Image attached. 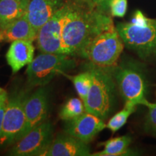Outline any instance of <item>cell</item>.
<instances>
[{
    "label": "cell",
    "mask_w": 156,
    "mask_h": 156,
    "mask_svg": "<svg viewBox=\"0 0 156 156\" xmlns=\"http://www.w3.org/2000/svg\"><path fill=\"white\" fill-rule=\"evenodd\" d=\"M67 2L61 54L79 56L93 38L114 25L108 12L98 8L92 0H72Z\"/></svg>",
    "instance_id": "obj_1"
},
{
    "label": "cell",
    "mask_w": 156,
    "mask_h": 156,
    "mask_svg": "<svg viewBox=\"0 0 156 156\" xmlns=\"http://www.w3.org/2000/svg\"><path fill=\"white\" fill-rule=\"evenodd\" d=\"M124 42L115 26L101 33L83 48L78 56L90 65L109 70L116 67L124 49Z\"/></svg>",
    "instance_id": "obj_2"
},
{
    "label": "cell",
    "mask_w": 156,
    "mask_h": 156,
    "mask_svg": "<svg viewBox=\"0 0 156 156\" xmlns=\"http://www.w3.org/2000/svg\"><path fill=\"white\" fill-rule=\"evenodd\" d=\"M92 83L84 101L85 112L95 114L103 120L110 114L114 98V83L109 70L102 69L90 64Z\"/></svg>",
    "instance_id": "obj_3"
},
{
    "label": "cell",
    "mask_w": 156,
    "mask_h": 156,
    "mask_svg": "<svg viewBox=\"0 0 156 156\" xmlns=\"http://www.w3.org/2000/svg\"><path fill=\"white\" fill-rule=\"evenodd\" d=\"M63 54L41 53L28 65L26 75L30 87H42L54 77L75 67V60Z\"/></svg>",
    "instance_id": "obj_4"
},
{
    "label": "cell",
    "mask_w": 156,
    "mask_h": 156,
    "mask_svg": "<svg viewBox=\"0 0 156 156\" xmlns=\"http://www.w3.org/2000/svg\"><path fill=\"white\" fill-rule=\"evenodd\" d=\"M116 28L124 44L140 57H156V19L147 18L142 25L119 23Z\"/></svg>",
    "instance_id": "obj_5"
},
{
    "label": "cell",
    "mask_w": 156,
    "mask_h": 156,
    "mask_svg": "<svg viewBox=\"0 0 156 156\" xmlns=\"http://www.w3.org/2000/svg\"><path fill=\"white\" fill-rule=\"evenodd\" d=\"M29 95V90L23 88L15 89L8 95L0 136L1 145H12L20 139L26 122L25 107Z\"/></svg>",
    "instance_id": "obj_6"
},
{
    "label": "cell",
    "mask_w": 156,
    "mask_h": 156,
    "mask_svg": "<svg viewBox=\"0 0 156 156\" xmlns=\"http://www.w3.org/2000/svg\"><path fill=\"white\" fill-rule=\"evenodd\" d=\"M115 78L125 102L137 105L149 103L145 98L147 83L143 72L137 64L124 62L115 70Z\"/></svg>",
    "instance_id": "obj_7"
},
{
    "label": "cell",
    "mask_w": 156,
    "mask_h": 156,
    "mask_svg": "<svg viewBox=\"0 0 156 156\" xmlns=\"http://www.w3.org/2000/svg\"><path fill=\"white\" fill-rule=\"evenodd\" d=\"M53 126L46 119L35 126L18 141L12 144L8 151L12 156H42L53 140Z\"/></svg>",
    "instance_id": "obj_8"
},
{
    "label": "cell",
    "mask_w": 156,
    "mask_h": 156,
    "mask_svg": "<svg viewBox=\"0 0 156 156\" xmlns=\"http://www.w3.org/2000/svg\"><path fill=\"white\" fill-rule=\"evenodd\" d=\"M68 12V2L38 31L36 44L41 53L61 54L62 30Z\"/></svg>",
    "instance_id": "obj_9"
},
{
    "label": "cell",
    "mask_w": 156,
    "mask_h": 156,
    "mask_svg": "<svg viewBox=\"0 0 156 156\" xmlns=\"http://www.w3.org/2000/svg\"><path fill=\"white\" fill-rule=\"evenodd\" d=\"M25 111L26 122L20 139L35 126L47 119L48 95L45 86L38 87L36 91L28 95L25 103Z\"/></svg>",
    "instance_id": "obj_10"
},
{
    "label": "cell",
    "mask_w": 156,
    "mask_h": 156,
    "mask_svg": "<svg viewBox=\"0 0 156 156\" xmlns=\"http://www.w3.org/2000/svg\"><path fill=\"white\" fill-rule=\"evenodd\" d=\"M106 127L102 119L85 112L77 118L66 122L64 132L88 144Z\"/></svg>",
    "instance_id": "obj_11"
},
{
    "label": "cell",
    "mask_w": 156,
    "mask_h": 156,
    "mask_svg": "<svg viewBox=\"0 0 156 156\" xmlns=\"http://www.w3.org/2000/svg\"><path fill=\"white\" fill-rule=\"evenodd\" d=\"M91 155L88 144L67 133L60 134L52 140L42 156Z\"/></svg>",
    "instance_id": "obj_12"
},
{
    "label": "cell",
    "mask_w": 156,
    "mask_h": 156,
    "mask_svg": "<svg viewBox=\"0 0 156 156\" xmlns=\"http://www.w3.org/2000/svg\"><path fill=\"white\" fill-rule=\"evenodd\" d=\"M67 2L64 0H30L26 15L32 26L38 31Z\"/></svg>",
    "instance_id": "obj_13"
},
{
    "label": "cell",
    "mask_w": 156,
    "mask_h": 156,
    "mask_svg": "<svg viewBox=\"0 0 156 156\" xmlns=\"http://www.w3.org/2000/svg\"><path fill=\"white\" fill-rule=\"evenodd\" d=\"M34 52L35 47L33 42L24 40L11 42L6 54V59L12 73H17L25 66L28 65L34 60Z\"/></svg>",
    "instance_id": "obj_14"
},
{
    "label": "cell",
    "mask_w": 156,
    "mask_h": 156,
    "mask_svg": "<svg viewBox=\"0 0 156 156\" xmlns=\"http://www.w3.org/2000/svg\"><path fill=\"white\" fill-rule=\"evenodd\" d=\"M2 30L4 41L10 43L17 40L34 42L36 40L38 34V31L29 22L26 14L9 23Z\"/></svg>",
    "instance_id": "obj_15"
},
{
    "label": "cell",
    "mask_w": 156,
    "mask_h": 156,
    "mask_svg": "<svg viewBox=\"0 0 156 156\" xmlns=\"http://www.w3.org/2000/svg\"><path fill=\"white\" fill-rule=\"evenodd\" d=\"M30 0H0V28L2 30L26 14Z\"/></svg>",
    "instance_id": "obj_16"
},
{
    "label": "cell",
    "mask_w": 156,
    "mask_h": 156,
    "mask_svg": "<svg viewBox=\"0 0 156 156\" xmlns=\"http://www.w3.org/2000/svg\"><path fill=\"white\" fill-rule=\"evenodd\" d=\"M131 138L126 135L112 138L101 143V145L104 147L103 151L91 154V155L119 156L128 155L129 146L131 143Z\"/></svg>",
    "instance_id": "obj_17"
},
{
    "label": "cell",
    "mask_w": 156,
    "mask_h": 156,
    "mask_svg": "<svg viewBox=\"0 0 156 156\" xmlns=\"http://www.w3.org/2000/svg\"><path fill=\"white\" fill-rule=\"evenodd\" d=\"M85 112V107L83 101L80 98H72L62 106L59 117L62 120L67 122L77 118Z\"/></svg>",
    "instance_id": "obj_18"
},
{
    "label": "cell",
    "mask_w": 156,
    "mask_h": 156,
    "mask_svg": "<svg viewBox=\"0 0 156 156\" xmlns=\"http://www.w3.org/2000/svg\"><path fill=\"white\" fill-rule=\"evenodd\" d=\"M66 76L73 82L79 98L84 102L88 94L92 83V75L90 71L87 69V71L78 74L77 75L70 76L66 75Z\"/></svg>",
    "instance_id": "obj_19"
},
{
    "label": "cell",
    "mask_w": 156,
    "mask_h": 156,
    "mask_svg": "<svg viewBox=\"0 0 156 156\" xmlns=\"http://www.w3.org/2000/svg\"><path fill=\"white\" fill-rule=\"evenodd\" d=\"M136 105L129 102H125V105L122 110L116 113L112 117L106 124V127L109 129L112 133H115L119 130L127 122L130 115L133 114L136 109Z\"/></svg>",
    "instance_id": "obj_20"
},
{
    "label": "cell",
    "mask_w": 156,
    "mask_h": 156,
    "mask_svg": "<svg viewBox=\"0 0 156 156\" xmlns=\"http://www.w3.org/2000/svg\"><path fill=\"white\" fill-rule=\"evenodd\" d=\"M148 113L146 119L145 127L148 132L156 136V103H148L146 106Z\"/></svg>",
    "instance_id": "obj_21"
},
{
    "label": "cell",
    "mask_w": 156,
    "mask_h": 156,
    "mask_svg": "<svg viewBox=\"0 0 156 156\" xmlns=\"http://www.w3.org/2000/svg\"><path fill=\"white\" fill-rule=\"evenodd\" d=\"M109 10L113 17H123L127 10V0H112Z\"/></svg>",
    "instance_id": "obj_22"
},
{
    "label": "cell",
    "mask_w": 156,
    "mask_h": 156,
    "mask_svg": "<svg viewBox=\"0 0 156 156\" xmlns=\"http://www.w3.org/2000/svg\"><path fill=\"white\" fill-rule=\"evenodd\" d=\"M112 0H92L93 4L98 9L103 12H108L109 10V4Z\"/></svg>",
    "instance_id": "obj_23"
},
{
    "label": "cell",
    "mask_w": 156,
    "mask_h": 156,
    "mask_svg": "<svg viewBox=\"0 0 156 156\" xmlns=\"http://www.w3.org/2000/svg\"><path fill=\"white\" fill-rule=\"evenodd\" d=\"M6 106H7V101H6V102L2 105V106L0 108V136H1L2 130L3 120H4V116H5V113L6 110Z\"/></svg>",
    "instance_id": "obj_24"
},
{
    "label": "cell",
    "mask_w": 156,
    "mask_h": 156,
    "mask_svg": "<svg viewBox=\"0 0 156 156\" xmlns=\"http://www.w3.org/2000/svg\"><path fill=\"white\" fill-rule=\"evenodd\" d=\"M7 97H8V94H7V91L2 87H0V108L7 101Z\"/></svg>",
    "instance_id": "obj_25"
},
{
    "label": "cell",
    "mask_w": 156,
    "mask_h": 156,
    "mask_svg": "<svg viewBox=\"0 0 156 156\" xmlns=\"http://www.w3.org/2000/svg\"><path fill=\"white\" fill-rule=\"evenodd\" d=\"M3 41H4V37H3L2 30V29L0 28V43L2 42Z\"/></svg>",
    "instance_id": "obj_26"
}]
</instances>
